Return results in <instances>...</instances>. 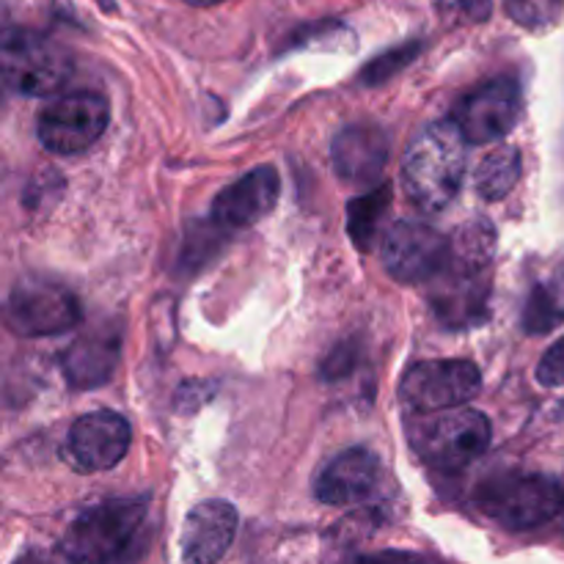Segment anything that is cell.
<instances>
[{
    "mask_svg": "<svg viewBox=\"0 0 564 564\" xmlns=\"http://www.w3.org/2000/svg\"><path fill=\"white\" fill-rule=\"evenodd\" d=\"M149 540V505L116 499L83 512L64 534L61 551L72 564H127Z\"/></svg>",
    "mask_w": 564,
    "mask_h": 564,
    "instance_id": "obj_1",
    "label": "cell"
},
{
    "mask_svg": "<svg viewBox=\"0 0 564 564\" xmlns=\"http://www.w3.org/2000/svg\"><path fill=\"white\" fill-rule=\"evenodd\" d=\"M466 138L452 121L427 124L402 158V187L424 213H441L457 196L466 174Z\"/></svg>",
    "mask_w": 564,
    "mask_h": 564,
    "instance_id": "obj_2",
    "label": "cell"
},
{
    "mask_svg": "<svg viewBox=\"0 0 564 564\" xmlns=\"http://www.w3.org/2000/svg\"><path fill=\"white\" fill-rule=\"evenodd\" d=\"M477 505L505 529H538L564 512V488L545 474H501L479 485Z\"/></svg>",
    "mask_w": 564,
    "mask_h": 564,
    "instance_id": "obj_3",
    "label": "cell"
},
{
    "mask_svg": "<svg viewBox=\"0 0 564 564\" xmlns=\"http://www.w3.org/2000/svg\"><path fill=\"white\" fill-rule=\"evenodd\" d=\"M72 75V58L53 39L14 31L3 42L6 86L25 97L55 94Z\"/></svg>",
    "mask_w": 564,
    "mask_h": 564,
    "instance_id": "obj_4",
    "label": "cell"
},
{
    "mask_svg": "<svg viewBox=\"0 0 564 564\" xmlns=\"http://www.w3.org/2000/svg\"><path fill=\"white\" fill-rule=\"evenodd\" d=\"M449 237L422 220H400L389 226L380 246L383 268L402 284L433 281L449 268Z\"/></svg>",
    "mask_w": 564,
    "mask_h": 564,
    "instance_id": "obj_5",
    "label": "cell"
},
{
    "mask_svg": "<svg viewBox=\"0 0 564 564\" xmlns=\"http://www.w3.org/2000/svg\"><path fill=\"white\" fill-rule=\"evenodd\" d=\"M110 108L94 91H72L53 99L39 116V141L55 154H77L105 132Z\"/></svg>",
    "mask_w": 564,
    "mask_h": 564,
    "instance_id": "obj_6",
    "label": "cell"
},
{
    "mask_svg": "<svg viewBox=\"0 0 564 564\" xmlns=\"http://www.w3.org/2000/svg\"><path fill=\"white\" fill-rule=\"evenodd\" d=\"M479 369L463 358L422 361L408 369L402 378L400 397L411 411L433 413L446 408H460L479 394Z\"/></svg>",
    "mask_w": 564,
    "mask_h": 564,
    "instance_id": "obj_7",
    "label": "cell"
},
{
    "mask_svg": "<svg viewBox=\"0 0 564 564\" xmlns=\"http://www.w3.org/2000/svg\"><path fill=\"white\" fill-rule=\"evenodd\" d=\"M83 317L77 297L53 281H20L6 301V323L20 336H53Z\"/></svg>",
    "mask_w": 564,
    "mask_h": 564,
    "instance_id": "obj_8",
    "label": "cell"
},
{
    "mask_svg": "<svg viewBox=\"0 0 564 564\" xmlns=\"http://www.w3.org/2000/svg\"><path fill=\"white\" fill-rule=\"evenodd\" d=\"M521 110V83L516 77H494L460 99L455 124L468 143H494L518 124Z\"/></svg>",
    "mask_w": 564,
    "mask_h": 564,
    "instance_id": "obj_9",
    "label": "cell"
},
{
    "mask_svg": "<svg viewBox=\"0 0 564 564\" xmlns=\"http://www.w3.org/2000/svg\"><path fill=\"white\" fill-rule=\"evenodd\" d=\"M130 424L113 411H94L75 419L66 435L64 457L83 474L113 468L130 449Z\"/></svg>",
    "mask_w": 564,
    "mask_h": 564,
    "instance_id": "obj_10",
    "label": "cell"
},
{
    "mask_svg": "<svg viewBox=\"0 0 564 564\" xmlns=\"http://www.w3.org/2000/svg\"><path fill=\"white\" fill-rule=\"evenodd\" d=\"M490 446V422L477 411H460L430 424L419 441L422 457L441 471H457L485 455Z\"/></svg>",
    "mask_w": 564,
    "mask_h": 564,
    "instance_id": "obj_11",
    "label": "cell"
},
{
    "mask_svg": "<svg viewBox=\"0 0 564 564\" xmlns=\"http://www.w3.org/2000/svg\"><path fill=\"white\" fill-rule=\"evenodd\" d=\"M237 510L229 501L209 499L193 507L182 527V560L185 564H218L235 543Z\"/></svg>",
    "mask_w": 564,
    "mask_h": 564,
    "instance_id": "obj_12",
    "label": "cell"
},
{
    "mask_svg": "<svg viewBox=\"0 0 564 564\" xmlns=\"http://www.w3.org/2000/svg\"><path fill=\"white\" fill-rule=\"evenodd\" d=\"M279 193L281 182L273 165H259L251 174L218 193V198L213 202V220L226 229H246L275 207Z\"/></svg>",
    "mask_w": 564,
    "mask_h": 564,
    "instance_id": "obj_13",
    "label": "cell"
},
{
    "mask_svg": "<svg viewBox=\"0 0 564 564\" xmlns=\"http://www.w3.org/2000/svg\"><path fill=\"white\" fill-rule=\"evenodd\" d=\"M121 358L119 325H97L77 336L64 356V375L72 389H97L113 378Z\"/></svg>",
    "mask_w": 564,
    "mask_h": 564,
    "instance_id": "obj_14",
    "label": "cell"
},
{
    "mask_svg": "<svg viewBox=\"0 0 564 564\" xmlns=\"http://www.w3.org/2000/svg\"><path fill=\"white\" fill-rule=\"evenodd\" d=\"M389 152V135L380 127L352 124L345 127L330 143V163L350 185H369L380 176Z\"/></svg>",
    "mask_w": 564,
    "mask_h": 564,
    "instance_id": "obj_15",
    "label": "cell"
},
{
    "mask_svg": "<svg viewBox=\"0 0 564 564\" xmlns=\"http://www.w3.org/2000/svg\"><path fill=\"white\" fill-rule=\"evenodd\" d=\"M378 482V457L369 449H347L325 466L314 494L323 505L347 507L367 499Z\"/></svg>",
    "mask_w": 564,
    "mask_h": 564,
    "instance_id": "obj_16",
    "label": "cell"
},
{
    "mask_svg": "<svg viewBox=\"0 0 564 564\" xmlns=\"http://www.w3.org/2000/svg\"><path fill=\"white\" fill-rule=\"evenodd\" d=\"M488 284L482 275H460L446 270L444 281L433 292V306L438 317L449 325H471L485 317Z\"/></svg>",
    "mask_w": 564,
    "mask_h": 564,
    "instance_id": "obj_17",
    "label": "cell"
},
{
    "mask_svg": "<svg viewBox=\"0 0 564 564\" xmlns=\"http://www.w3.org/2000/svg\"><path fill=\"white\" fill-rule=\"evenodd\" d=\"M449 251V273L460 275H482L496 253V229L488 220H471L452 237Z\"/></svg>",
    "mask_w": 564,
    "mask_h": 564,
    "instance_id": "obj_18",
    "label": "cell"
},
{
    "mask_svg": "<svg viewBox=\"0 0 564 564\" xmlns=\"http://www.w3.org/2000/svg\"><path fill=\"white\" fill-rule=\"evenodd\" d=\"M521 180V152L516 147H499L477 165L474 187L488 202H499Z\"/></svg>",
    "mask_w": 564,
    "mask_h": 564,
    "instance_id": "obj_19",
    "label": "cell"
},
{
    "mask_svg": "<svg viewBox=\"0 0 564 564\" xmlns=\"http://www.w3.org/2000/svg\"><path fill=\"white\" fill-rule=\"evenodd\" d=\"M560 323H564V262L554 279L534 286L527 301V312H523V328L529 334H545Z\"/></svg>",
    "mask_w": 564,
    "mask_h": 564,
    "instance_id": "obj_20",
    "label": "cell"
},
{
    "mask_svg": "<svg viewBox=\"0 0 564 564\" xmlns=\"http://www.w3.org/2000/svg\"><path fill=\"white\" fill-rule=\"evenodd\" d=\"M391 204V187L380 185L378 191H372L369 196L356 198L350 204V237L361 251H367L375 240V231H378L380 218L386 215Z\"/></svg>",
    "mask_w": 564,
    "mask_h": 564,
    "instance_id": "obj_21",
    "label": "cell"
},
{
    "mask_svg": "<svg viewBox=\"0 0 564 564\" xmlns=\"http://www.w3.org/2000/svg\"><path fill=\"white\" fill-rule=\"evenodd\" d=\"M507 14L527 31H549L562 20L564 0H505Z\"/></svg>",
    "mask_w": 564,
    "mask_h": 564,
    "instance_id": "obj_22",
    "label": "cell"
},
{
    "mask_svg": "<svg viewBox=\"0 0 564 564\" xmlns=\"http://www.w3.org/2000/svg\"><path fill=\"white\" fill-rule=\"evenodd\" d=\"M416 53H419V44H405V47L389 50V53L380 55V58L369 61L367 69L361 72V83H367V86H378V83L389 80V77H394L402 66L411 64V61L416 58Z\"/></svg>",
    "mask_w": 564,
    "mask_h": 564,
    "instance_id": "obj_23",
    "label": "cell"
},
{
    "mask_svg": "<svg viewBox=\"0 0 564 564\" xmlns=\"http://www.w3.org/2000/svg\"><path fill=\"white\" fill-rule=\"evenodd\" d=\"M438 11L455 22H482L490 17V0H441Z\"/></svg>",
    "mask_w": 564,
    "mask_h": 564,
    "instance_id": "obj_24",
    "label": "cell"
},
{
    "mask_svg": "<svg viewBox=\"0 0 564 564\" xmlns=\"http://www.w3.org/2000/svg\"><path fill=\"white\" fill-rule=\"evenodd\" d=\"M538 380L549 389H556V386H564V336L560 341L545 350V356L540 358L538 364Z\"/></svg>",
    "mask_w": 564,
    "mask_h": 564,
    "instance_id": "obj_25",
    "label": "cell"
},
{
    "mask_svg": "<svg viewBox=\"0 0 564 564\" xmlns=\"http://www.w3.org/2000/svg\"><path fill=\"white\" fill-rule=\"evenodd\" d=\"M352 364H356V347L341 345L336 347V350H330L328 361L323 364V375L330 380L345 378L347 372H352Z\"/></svg>",
    "mask_w": 564,
    "mask_h": 564,
    "instance_id": "obj_26",
    "label": "cell"
},
{
    "mask_svg": "<svg viewBox=\"0 0 564 564\" xmlns=\"http://www.w3.org/2000/svg\"><path fill=\"white\" fill-rule=\"evenodd\" d=\"M347 564H427V562H424L422 556H416V554H402V551H383V554L358 556V560H352Z\"/></svg>",
    "mask_w": 564,
    "mask_h": 564,
    "instance_id": "obj_27",
    "label": "cell"
},
{
    "mask_svg": "<svg viewBox=\"0 0 564 564\" xmlns=\"http://www.w3.org/2000/svg\"><path fill=\"white\" fill-rule=\"evenodd\" d=\"M11 564H72L64 556V551H42V549H33L25 551L20 560H14Z\"/></svg>",
    "mask_w": 564,
    "mask_h": 564,
    "instance_id": "obj_28",
    "label": "cell"
},
{
    "mask_svg": "<svg viewBox=\"0 0 564 564\" xmlns=\"http://www.w3.org/2000/svg\"><path fill=\"white\" fill-rule=\"evenodd\" d=\"M182 3H187V6H215V3H224V0H182Z\"/></svg>",
    "mask_w": 564,
    "mask_h": 564,
    "instance_id": "obj_29",
    "label": "cell"
},
{
    "mask_svg": "<svg viewBox=\"0 0 564 564\" xmlns=\"http://www.w3.org/2000/svg\"><path fill=\"white\" fill-rule=\"evenodd\" d=\"M556 419H564V402L560 408H556Z\"/></svg>",
    "mask_w": 564,
    "mask_h": 564,
    "instance_id": "obj_30",
    "label": "cell"
}]
</instances>
